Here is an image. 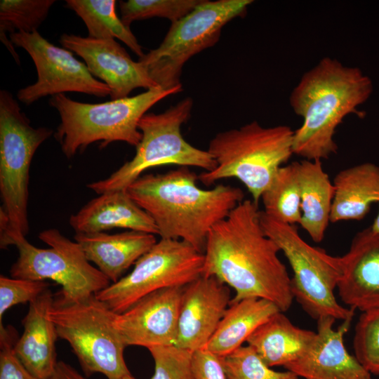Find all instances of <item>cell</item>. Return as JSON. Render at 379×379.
I'll use <instances>...</instances> for the list:
<instances>
[{"label":"cell","mask_w":379,"mask_h":379,"mask_svg":"<svg viewBox=\"0 0 379 379\" xmlns=\"http://www.w3.org/2000/svg\"><path fill=\"white\" fill-rule=\"evenodd\" d=\"M258 204L246 199L210 230L202 275L214 276L235 291L230 303L262 298L284 312L293 301L291 279L277 244L264 232Z\"/></svg>","instance_id":"obj_1"},{"label":"cell","mask_w":379,"mask_h":379,"mask_svg":"<svg viewBox=\"0 0 379 379\" xmlns=\"http://www.w3.org/2000/svg\"><path fill=\"white\" fill-rule=\"evenodd\" d=\"M198 175L180 166L161 174L142 175L126 190L154 220L161 239L184 241L204 253L208 233L244 201L239 187L222 184L205 190Z\"/></svg>","instance_id":"obj_2"},{"label":"cell","mask_w":379,"mask_h":379,"mask_svg":"<svg viewBox=\"0 0 379 379\" xmlns=\"http://www.w3.org/2000/svg\"><path fill=\"white\" fill-rule=\"evenodd\" d=\"M372 91L371 79L359 68L322 58L302 76L290 95V105L303 120L293 132V154L321 161L336 154L337 127L350 114L364 116L357 109Z\"/></svg>","instance_id":"obj_3"},{"label":"cell","mask_w":379,"mask_h":379,"mask_svg":"<svg viewBox=\"0 0 379 379\" xmlns=\"http://www.w3.org/2000/svg\"><path fill=\"white\" fill-rule=\"evenodd\" d=\"M293 132L286 125L264 127L253 121L217 133L207 150L216 167L200 173L199 180L209 186L222 179L237 178L258 204L277 171L293 154Z\"/></svg>","instance_id":"obj_4"},{"label":"cell","mask_w":379,"mask_h":379,"mask_svg":"<svg viewBox=\"0 0 379 379\" xmlns=\"http://www.w3.org/2000/svg\"><path fill=\"white\" fill-rule=\"evenodd\" d=\"M182 91V86L167 90L156 88L102 103L75 101L63 93L51 96L49 103L60 117L55 136L62 152L70 159L79 149L81 152L96 141L101 142L100 148L115 141L136 147L142 138L140 119L159 101Z\"/></svg>","instance_id":"obj_5"},{"label":"cell","mask_w":379,"mask_h":379,"mask_svg":"<svg viewBox=\"0 0 379 379\" xmlns=\"http://www.w3.org/2000/svg\"><path fill=\"white\" fill-rule=\"evenodd\" d=\"M53 133L47 127L34 128L17 100L0 91V192L6 224L0 229V246L29 231L27 201L29 171L38 147Z\"/></svg>","instance_id":"obj_6"},{"label":"cell","mask_w":379,"mask_h":379,"mask_svg":"<svg viewBox=\"0 0 379 379\" xmlns=\"http://www.w3.org/2000/svg\"><path fill=\"white\" fill-rule=\"evenodd\" d=\"M117 315L95 295L79 300L54 296L50 318L86 376L100 373L107 379H124L131 375L124 357L126 345L115 326Z\"/></svg>","instance_id":"obj_7"},{"label":"cell","mask_w":379,"mask_h":379,"mask_svg":"<svg viewBox=\"0 0 379 379\" xmlns=\"http://www.w3.org/2000/svg\"><path fill=\"white\" fill-rule=\"evenodd\" d=\"M192 107L193 100L187 97L162 113H146L138 123L142 138L134 157L108 178L87 187L98 194L126 190L146 170L164 165L213 171L216 162L210 153L194 147L181 134V126L189 120Z\"/></svg>","instance_id":"obj_8"},{"label":"cell","mask_w":379,"mask_h":379,"mask_svg":"<svg viewBox=\"0 0 379 379\" xmlns=\"http://www.w3.org/2000/svg\"><path fill=\"white\" fill-rule=\"evenodd\" d=\"M260 220L265 234L284 253L293 270L291 291L303 310L316 320L323 317L353 319L355 310L343 307L334 294L341 275L340 257L307 244L295 225L279 221L263 211H260Z\"/></svg>","instance_id":"obj_9"},{"label":"cell","mask_w":379,"mask_h":379,"mask_svg":"<svg viewBox=\"0 0 379 379\" xmlns=\"http://www.w3.org/2000/svg\"><path fill=\"white\" fill-rule=\"evenodd\" d=\"M251 0H203L194 9L171 23L161 44L139 61L149 77L163 89L180 86L185 62L219 40L222 27L246 14Z\"/></svg>","instance_id":"obj_10"},{"label":"cell","mask_w":379,"mask_h":379,"mask_svg":"<svg viewBox=\"0 0 379 379\" xmlns=\"http://www.w3.org/2000/svg\"><path fill=\"white\" fill-rule=\"evenodd\" d=\"M39 238L50 248L36 247L24 236L13 239L11 245L18 251L10 270L13 278L53 281L62 287L56 295L67 300L87 298L110 284L109 279L91 265L77 241L55 228L42 231Z\"/></svg>","instance_id":"obj_11"},{"label":"cell","mask_w":379,"mask_h":379,"mask_svg":"<svg viewBox=\"0 0 379 379\" xmlns=\"http://www.w3.org/2000/svg\"><path fill=\"white\" fill-rule=\"evenodd\" d=\"M204 253L188 243L161 239L118 281L96 293L95 297L117 314L154 291L185 286L202 275Z\"/></svg>","instance_id":"obj_12"},{"label":"cell","mask_w":379,"mask_h":379,"mask_svg":"<svg viewBox=\"0 0 379 379\" xmlns=\"http://www.w3.org/2000/svg\"><path fill=\"white\" fill-rule=\"evenodd\" d=\"M13 45L24 48L31 56L37 72L36 81L20 89L18 99L30 105L47 95L77 92L106 97L111 89L95 79L85 63L76 59L72 52L56 46L37 31L16 32L9 35Z\"/></svg>","instance_id":"obj_13"},{"label":"cell","mask_w":379,"mask_h":379,"mask_svg":"<svg viewBox=\"0 0 379 379\" xmlns=\"http://www.w3.org/2000/svg\"><path fill=\"white\" fill-rule=\"evenodd\" d=\"M60 44L85 62L90 73L102 80L111 89L112 100L128 97L137 88H160L138 61H133L114 39H95L63 34Z\"/></svg>","instance_id":"obj_14"},{"label":"cell","mask_w":379,"mask_h":379,"mask_svg":"<svg viewBox=\"0 0 379 379\" xmlns=\"http://www.w3.org/2000/svg\"><path fill=\"white\" fill-rule=\"evenodd\" d=\"M185 286L163 288L148 294L121 314L115 326L126 347L175 345Z\"/></svg>","instance_id":"obj_15"},{"label":"cell","mask_w":379,"mask_h":379,"mask_svg":"<svg viewBox=\"0 0 379 379\" xmlns=\"http://www.w3.org/2000/svg\"><path fill=\"white\" fill-rule=\"evenodd\" d=\"M230 293L214 276H201L185 286L175 345L192 352L205 348L230 306Z\"/></svg>","instance_id":"obj_16"},{"label":"cell","mask_w":379,"mask_h":379,"mask_svg":"<svg viewBox=\"0 0 379 379\" xmlns=\"http://www.w3.org/2000/svg\"><path fill=\"white\" fill-rule=\"evenodd\" d=\"M317 321L316 337L307 351L285 368L304 379H373L355 355L347 351L345 335L352 319L334 329L335 319L323 317Z\"/></svg>","instance_id":"obj_17"},{"label":"cell","mask_w":379,"mask_h":379,"mask_svg":"<svg viewBox=\"0 0 379 379\" xmlns=\"http://www.w3.org/2000/svg\"><path fill=\"white\" fill-rule=\"evenodd\" d=\"M340 262V300L361 312L379 307V233L370 227L358 232Z\"/></svg>","instance_id":"obj_18"},{"label":"cell","mask_w":379,"mask_h":379,"mask_svg":"<svg viewBox=\"0 0 379 379\" xmlns=\"http://www.w3.org/2000/svg\"><path fill=\"white\" fill-rule=\"evenodd\" d=\"M53 299L52 292L47 289L29 302L22 320V334L14 346L18 359L37 379L49 378L58 362L55 352L58 336L49 316Z\"/></svg>","instance_id":"obj_19"},{"label":"cell","mask_w":379,"mask_h":379,"mask_svg":"<svg viewBox=\"0 0 379 379\" xmlns=\"http://www.w3.org/2000/svg\"><path fill=\"white\" fill-rule=\"evenodd\" d=\"M69 222L76 233L91 234L126 228L159 234L152 218L130 197L126 190L100 194L72 215Z\"/></svg>","instance_id":"obj_20"},{"label":"cell","mask_w":379,"mask_h":379,"mask_svg":"<svg viewBox=\"0 0 379 379\" xmlns=\"http://www.w3.org/2000/svg\"><path fill=\"white\" fill-rule=\"evenodd\" d=\"M74 238L87 260L113 283L157 242L154 234L135 230L113 234L76 233Z\"/></svg>","instance_id":"obj_21"},{"label":"cell","mask_w":379,"mask_h":379,"mask_svg":"<svg viewBox=\"0 0 379 379\" xmlns=\"http://www.w3.org/2000/svg\"><path fill=\"white\" fill-rule=\"evenodd\" d=\"M330 222L360 220L379 203V166L366 162L339 171L333 182Z\"/></svg>","instance_id":"obj_22"},{"label":"cell","mask_w":379,"mask_h":379,"mask_svg":"<svg viewBox=\"0 0 379 379\" xmlns=\"http://www.w3.org/2000/svg\"><path fill=\"white\" fill-rule=\"evenodd\" d=\"M316 334L295 326L279 312L260 325L246 343L268 366L285 368L307 351Z\"/></svg>","instance_id":"obj_23"},{"label":"cell","mask_w":379,"mask_h":379,"mask_svg":"<svg viewBox=\"0 0 379 379\" xmlns=\"http://www.w3.org/2000/svg\"><path fill=\"white\" fill-rule=\"evenodd\" d=\"M279 312L281 311L274 303L262 298L230 303L205 348L224 357L242 346L260 325Z\"/></svg>","instance_id":"obj_24"},{"label":"cell","mask_w":379,"mask_h":379,"mask_svg":"<svg viewBox=\"0 0 379 379\" xmlns=\"http://www.w3.org/2000/svg\"><path fill=\"white\" fill-rule=\"evenodd\" d=\"M300 226L314 242H321L330 222L334 186L320 160L299 162Z\"/></svg>","instance_id":"obj_25"},{"label":"cell","mask_w":379,"mask_h":379,"mask_svg":"<svg viewBox=\"0 0 379 379\" xmlns=\"http://www.w3.org/2000/svg\"><path fill=\"white\" fill-rule=\"evenodd\" d=\"M68 8L73 10L84 22L88 36L95 39H118L130 48L139 58L144 56L130 27L126 25L116 12L114 0H67Z\"/></svg>","instance_id":"obj_26"},{"label":"cell","mask_w":379,"mask_h":379,"mask_svg":"<svg viewBox=\"0 0 379 379\" xmlns=\"http://www.w3.org/2000/svg\"><path fill=\"white\" fill-rule=\"evenodd\" d=\"M298 166L299 162L294 161L281 166L260 199L266 214L290 225L301 221Z\"/></svg>","instance_id":"obj_27"},{"label":"cell","mask_w":379,"mask_h":379,"mask_svg":"<svg viewBox=\"0 0 379 379\" xmlns=\"http://www.w3.org/2000/svg\"><path fill=\"white\" fill-rule=\"evenodd\" d=\"M54 0H1L0 1V38L16 62L20 58L6 32L33 33L48 16Z\"/></svg>","instance_id":"obj_28"},{"label":"cell","mask_w":379,"mask_h":379,"mask_svg":"<svg viewBox=\"0 0 379 379\" xmlns=\"http://www.w3.org/2000/svg\"><path fill=\"white\" fill-rule=\"evenodd\" d=\"M203 0H128L119 1L123 22L130 27L136 20L159 17L175 22L194 9Z\"/></svg>","instance_id":"obj_29"},{"label":"cell","mask_w":379,"mask_h":379,"mask_svg":"<svg viewBox=\"0 0 379 379\" xmlns=\"http://www.w3.org/2000/svg\"><path fill=\"white\" fill-rule=\"evenodd\" d=\"M228 379H299L292 371H276L249 345H242L222 357Z\"/></svg>","instance_id":"obj_30"},{"label":"cell","mask_w":379,"mask_h":379,"mask_svg":"<svg viewBox=\"0 0 379 379\" xmlns=\"http://www.w3.org/2000/svg\"><path fill=\"white\" fill-rule=\"evenodd\" d=\"M354 355L371 373L379 375V307L363 312L354 329Z\"/></svg>","instance_id":"obj_31"},{"label":"cell","mask_w":379,"mask_h":379,"mask_svg":"<svg viewBox=\"0 0 379 379\" xmlns=\"http://www.w3.org/2000/svg\"><path fill=\"white\" fill-rule=\"evenodd\" d=\"M148 350L154 363L150 379H194L192 352L175 345L154 347Z\"/></svg>","instance_id":"obj_32"},{"label":"cell","mask_w":379,"mask_h":379,"mask_svg":"<svg viewBox=\"0 0 379 379\" xmlns=\"http://www.w3.org/2000/svg\"><path fill=\"white\" fill-rule=\"evenodd\" d=\"M45 281L0 277V324L8 309L18 304L31 302L48 289Z\"/></svg>","instance_id":"obj_33"},{"label":"cell","mask_w":379,"mask_h":379,"mask_svg":"<svg viewBox=\"0 0 379 379\" xmlns=\"http://www.w3.org/2000/svg\"><path fill=\"white\" fill-rule=\"evenodd\" d=\"M15 329L0 324V379H37L22 364L14 351Z\"/></svg>","instance_id":"obj_34"},{"label":"cell","mask_w":379,"mask_h":379,"mask_svg":"<svg viewBox=\"0 0 379 379\" xmlns=\"http://www.w3.org/2000/svg\"><path fill=\"white\" fill-rule=\"evenodd\" d=\"M192 371L194 379H228L222 357L206 348L193 352Z\"/></svg>","instance_id":"obj_35"},{"label":"cell","mask_w":379,"mask_h":379,"mask_svg":"<svg viewBox=\"0 0 379 379\" xmlns=\"http://www.w3.org/2000/svg\"><path fill=\"white\" fill-rule=\"evenodd\" d=\"M48 379H87L72 366L63 361H58L56 368Z\"/></svg>","instance_id":"obj_36"},{"label":"cell","mask_w":379,"mask_h":379,"mask_svg":"<svg viewBox=\"0 0 379 379\" xmlns=\"http://www.w3.org/2000/svg\"><path fill=\"white\" fill-rule=\"evenodd\" d=\"M371 230L375 233H379V211L373 224L370 226Z\"/></svg>","instance_id":"obj_37"},{"label":"cell","mask_w":379,"mask_h":379,"mask_svg":"<svg viewBox=\"0 0 379 379\" xmlns=\"http://www.w3.org/2000/svg\"><path fill=\"white\" fill-rule=\"evenodd\" d=\"M124 379H135L132 375H130L126 378H124Z\"/></svg>","instance_id":"obj_38"}]
</instances>
